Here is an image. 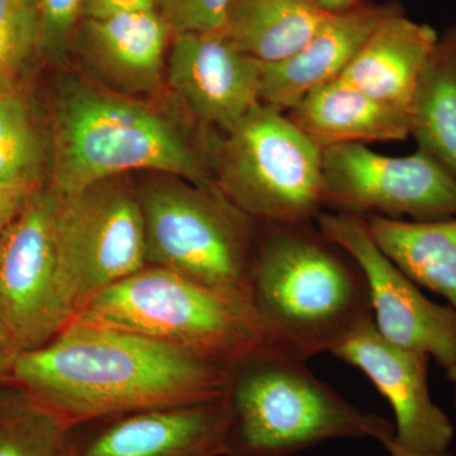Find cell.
Instances as JSON below:
<instances>
[{"mask_svg": "<svg viewBox=\"0 0 456 456\" xmlns=\"http://www.w3.org/2000/svg\"><path fill=\"white\" fill-rule=\"evenodd\" d=\"M327 14H338L358 7L364 0H314Z\"/></svg>", "mask_w": 456, "mask_h": 456, "instance_id": "f546056e", "label": "cell"}, {"mask_svg": "<svg viewBox=\"0 0 456 456\" xmlns=\"http://www.w3.org/2000/svg\"><path fill=\"white\" fill-rule=\"evenodd\" d=\"M412 136L456 178V26L439 36L417 86Z\"/></svg>", "mask_w": 456, "mask_h": 456, "instance_id": "44dd1931", "label": "cell"}, {"mask_svg": "<svg viewBox=\"0 0 456 456\" xmlns=\"http://www.w3.org/2000/svg\"><path fill=\"white\" fill-rule=\"evenodd\" d=\"M288 117L321 149L397 142L412 136V113L369 97L336 79L312 90Z\"/></svg>", "mask_w": 456, "mask_h": 456, "instance_id": "ac0fdd59", "label": "cell"}, {"mask_svg": "<svg viewBox=\"0 0 456 456\" xmlns=\"http://www.w3.org/2000/svg\"><path fill=\"white\" fill-rule=\"evenodd\" d=\"M446 375H448L449 382L452 383V391H454V398H452V402H454V408L456 410V365L448 369V370H446Z\"/></svg>", "mask_w": 456, "mask_h": 456, "instance_id": "1f68e13d", "label": "cell"}, {"mask_svg": "<svg viewBox=\"0 0 456 456\" xmlns=\"http://www.w3.org/2000/svg\"><path fill=\"white\" fill-rule=\"evenodd\" d=\"M61 194L40 188L0 232V331L17 354L47 344L77 314L59 237Z\"/></svg>", "mask_w": 456, "mask_h": 456, "instance_id": "ba28073f", "label": "cell"}, {"mask_svg": "<svg viewBox=\"0 0 456 456\" xmlns=\"http://www.w3.org/2000/svg\"><path fill=\"white\" fill-rule=\"evenodd\" d=\"M41 51L38 0H0V84L12 83Z\"/></svg>", "mask_w": 456, "mask_h": 456, "instance_id": "cb8c5ba5", "label": "cell"}, {"mask_svg": "<svg viewBox=\"0 0 456 456\" xmlns=\"http://www.w3.org/2000/svg\"><path fill=\"white\" fill-rule=\"evenodd\" d=\"M230 399L152 408L74 426L75 456H227Z\"/></svg>", "mask_w": 456, "mask_h": 456, "instance_id": "4fadbf2b", "label": "cell"}, {"mask_svg": "<svg viewBox=\"0 0 456 456\" xmlns=\"http://www.w3.org/2000/svg\"><path fill=\"white\" fill-rule=\"evenodd\" d=\"M263 62L222 32L173 36L167 80L188 113L207 130H232L260 103Z\"/></svg>", "mask_w": 456, "mask_h": 456, "instance_id": "5bb4252c", "label": "cell"}, {"mask_svg": "<svg viewBox=\"0 0 456 456\" xmlns=\"http://www.w3.org/2000/svg\"><path fill=\"white\" fill-rule=\"evenodd\" d=\"M323 208L335 213L408 216L434 221L456 216V178L430 155L386 156L349 143L322 150Z\"/></svg>", "mask_w": 456, "mask_h": 456, "instance_id": "9c48e42d", "label": "cell"}, {"mask_svg": "<svg viewBox=\"0 0 456 456\" xmlns=\"http://www.w3.org/2000/svg\"><path fill=\"white\" fill-rule=\"evenodd\" d=\"M145 9H156V0H84L82 18H101Z\"/></svg>", "mask_w": 456, "mask_h": 456, "instance_id": "83f0119b", "label": "cell"}, {"mask_svg": "<svg viewBox=\"0 0 456 456\" xmlns=\"http://www.w3.org/2000/svg\"><path fill=\"white\" fill-rule=\"evenodd\" d=\"M40 188L0 180V232L16 220L29 198Z\"/></svg>", "mask_w": 456, "mask_h": 456, "instance_id": "4316f807", "label": "cell"}, {"mask_svg": "<svg viewBox=\"0 0 456 456\" xmlns=\"http://www.w3.org/2000/svg\"><path fill=\"white\" fill-rule=\"evenodd\" d=\"M332 355L358 368L391 404L395 417L393 443L421 455L448 452L454 426L432 401L430 356L392 344L378 332L373 318L347 336Z\"/></svg>", "mask_w": 456, "mask_h": 456, "instance_id": "7c38bea8", "label": "cell"}, {"mask_svg": "<svg viewBox=\"0 0 456 456\" xmlns=\"http://www.w3.org/2000/svg\"><path fill=\"white\" fill-rule=\"evenodd\" d=\"M59 237L77 314L99 292L147 266L139 194L122 176L61 194Z\"/></svg>", "mask_w": 456, "mask_h": 456, "instance_id": "30bf717a", "label": "cell"}, {"mask_svg": "<svg viewBox=\"0 0 456 456\" xmlns=\"http://www.w3.org/2000/svg\"><path fill=\"white\" fill-rule=\"evenodd\" d=\"M330 16L314 0H232L222 33L242 53L274 64L301 50Z\"/></svg>", "mask_w": 456, "mask_h": 456, "instance_id": "ffe728a7", "label": "cell"}, {"mask_svg": "<svg viewBox=\"0 0 456 456\" xmlns=\"http://www.w3.org/2000/svg\"><path fill=\"white\" fill-rule=\"evenodd\" d=\"M311 224H263L250 277L266 338L305 360L331 353L373 318L358 263Z\"/></svg>", "mask_w": 456, "mask_h": 456, "instance_id": "3957f363", "label": "cell"}, {"mask_svg": "<svg viewBox=\"0 0 456 456\" xmlns=\"http://www.w3.org/2000/svg\"><path fill=\"white\" fill-rule=\"evenodd\" d=\"M46 147L25 97L0 84V180L42 187Z\"/></svg>", "mask_w": 456, "mask_h": 456, "instance_id": "603a6c76", "label": "cell"}, {"mask_svg": "<svg viewBox=\"0 0 456 456\" xmlns=\"http://www.w3.org/2000/svg\"><path fill=\"white\" fill-rule=\"evenodd\" d=\"M171 33L156 9L82 18L74 38L89 65L122 94L154 95L167 77Z\"/></svg>", "mask_w": 456, "mask_h": 456, "instance_id": "9a60e30c", "label": "cell"}, {"mask_svg": "<svg viewBox=\"0 0 456 456\" xmlns=\"http://www.w3.org/2000/svg\"><path fill=\"white\" fill-rule=\"evenodd\" d=\"M137 194L145 220L147 265L251 303L256 222L218 189L176 176L149 179Z\"/></svg>", "mask_w": 456, "mask_h": 456, "instance_id": "8992f818", "label": "cell"}, {"mask_svg": "<svg viewBox=\"0 0 456 456\" xmlns=\"http://www.w3.org/2000/svg\"><path fill=\"white\" fill-rule=\"evenodd\" d=\"M316 226L358 263L367 278L371 316L386 340L421 351L441 368L456 365V311L428 299L419 285L393 263L358 216L321 212Z\"/></svg>", "mask_w": 456, "mask_h": 456, "instance_id": "8fae6325", "label": "cell"}, {"mask_svg": "<svg viewBox=\"0 0 456 456\" xmlns=\"http://www.w3.org/2000/svg\"><path fill=\"white\" fill-rule=\"evenodd\" d=\"M84 0H38L41 20V51L53 60L64 59L77 25Z\"/></svg>", "mask_w": 456, "mask_h": 456, "instance_id": "484cf974", "label": "cell"}, {"mask_svg": "<svg viewBox=\"0 0 456 456\" xmlns=\"http://www.w3.org/2000/svg\"><path fill=\"white\" fill-rule=\"evenodd\" d=\"M73 320L134 332L230 368L269 342L250 302L154 265L99 292Z\"/></svg>", "mask_w": 456, "mask_h": 456, "instance_id": "5b68a950", "label": "cell"}, {"mask_svg": "<svg viewBox=\"0 0 456 456\" xmlns=\"http://www.w3.org/2000/svg\"><path fill=\"white\" fill-rule=\"evenodd\" d=\"M216 185L261 224H301L322 212V149L277 108L257 103L213 150Z\"/></svg>", "mask_w": 456, "mask_h": 456, "instance_id": "52a82bcc", "label": "cell"}, {"mask_svg": "<svg viewBox=\"0 0 456 456\" xmlns=\"http://www.w3.org/2000/svg\"><path fill=\"white\" fill-rule=\"evenodd\" d=\"M16 356V351L9 344L7 338L0 331V384L11 378L12 368H13Z\"/></svg>", "mask_w": 456, "mask_h": 456, "instance_id": "f1b7e54d", "label": "cell"}, {"mask_svg": "<svg viewBox=\"0 0 456 456\" xmlns=\"http://www.w3.org/2000/svg\"><path fill=\"white\" fill-rule=\"evenodd\" d=\"M305 362L265 342L231 368L227 456H294L330 440L382 443L395 434V425L345 401Z\"/></svg>", "mask_w": 456, "mask_h": 456, "instance_id": "277c9868", "label": "cell"}, {"mask_svg": "<svg viewBox=\"0 0 456 456\" xmlns=\"http://www.w3.org/2000/svg\"><path fill=\"white\" fill-rule=\"evenodd\" d=\"M11 379L77 426L226 398L231 368L134 332L71 320L47 344L17 354Z\"/></svg>", "mask_w": 456, "mask_h": 456, "instance_id": "6da1fadb", "label": "cell"}, {"mask_svg": "<svg viewBox=\"0 0 456 456\" xmlns=\"http://www.w3.org/2000/svg\"><path fill=\"white\" fill-rule=\"evenodd\" d=\"M0 456H75L74 426L9 378L0 384Z\"/></svg>", "mask_w": 456, "mask_h": 456, "instance_id": "7402d4cb", "label": "cell"}, {"mask_svg": "<svg viewBox=\"0 0 456 456\" xmlns=\"http://www.w3.org/2000/svg\"><path fill=\"white\" fill-rule=\"evenodd\" d=\"M403 11L397 3L362 4L331 14L311 40L283 61L263 64V103L285 112L312 90L335 82L387 18Z\"/></svg>", "mask_w": 456, "mask_h": 456, "instance_id": "2e32d148", "label": "cell"}, {"mask_svg": "<svg viewBox=\"0 0 456 456\" xmlns=\"http://www.w3.org/2000/svg\"><path fill=\"white\" fill-rule=\"evenodd\" d=\"M367 222L384 254L456 311V216L434 221L369 216Z\"/></svg>", "mask_w": 456, "mask_h": 456, "instance_id": "d6986e66", "label": "cell"}, {"mask_svg": "<svg viewBox=\"0 0 456 456\" xmlns=\"http://www.w3.org/2000/svg\"><path fill=\"white\" fill-rule=\"evenodd\" d=\"M191 121L68 75L53 95L50 185L70 194L147 170L218 189L213 165L218 134Z\"/></svg>", "mask_w": 456, "mask_h": 456, "instance_id": "7a4b0ae2", "label": "cell"}, {"mask_svg": "<svg viewBox=\"0 0 456 456\" xmlns=\"http://www.w3.org/2000/svg\"><path fill=\"white\" fill-rule=\"evenodd\" d=\"M232 0H156V11L173 36L222 32Z\"/></svg>", "mask_w": 456, "mask_h": 456, "instance_id": "d4e9b609", "label": "cell"}, {"mask_svg": "<svg viewBox=\"0 0 456 456\" xmlns=\"http://www.w3.org/2000/svg\"><path fill=\"white\" fill-rule=\"evenodd\" d=\"M384 448L388 450L389 454L391 456H452L449 455L448 452H444V454H437V455H421V454H415V452H407V450L399 448V446L395 445V443L392 441V437H388V439H386L383 441Z\"/></svg>", "mask_w": 456, "mask_h": 456, "instance_id": "4dcf8cb0", "label": "cell"}, {"mask_svg": "<svg viewBox=\"0 0 456 456\" xmlns=\"http://www.w3.org/2000/svg\"><path fill=\"white\" fill-rule=\"evenodd\" d=\"M437 40L430 26L398 12L375 29L338 80L412 113L417 86Z\"/></svg>", "mask_w": 456, "mask_h": 456, "instance_id": "e0dca14e", "label": "cell"}]
</instances>
